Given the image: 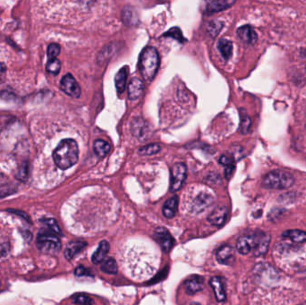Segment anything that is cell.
I'll return each instance as SVG.
<instances>
[{
    "mask_svg": "<svg viewBox=\"0 0 306 305\" xmlns=\"http://www.w3.org/2000/svg\"><path fill=\"white\" fill-rule=\"evenodd\" d=\"M78 157V145L76 142L73 139L63 140L53 152V158L56 165L63 170L69 169L75 164H76Z\"/></svg>",
    "mask_w": 306,
    "mask_h": 305,
    "instance_id": "1",
    "label": "cell"
},
{
    "mask_svg": "<svg viewBox=\"0 0 306 305\" xmlns=\"http://www.w3.org/2000/svg\"><path fill=\"white\" fill-rule=\"evenodd\" d=\"M159 66V56L157 49L153 47H146L140 55L139 70L142 78L152 81L156 76Z\"/></svg>",
    "mask_w": 306,
    "mask_h": 305,
    "instance_id": "2",
    "label": "cell"
},
{
    "mask_svg": "<svg viewBox=\"0 0 306 305\" xmlns=\"http://www.w3.org/2000/svg\"><path fill=\"white\" fill-rule=\"evenodd\" d=\"M295 178L289 172L284 170H272L266 174L263 179V186L268 189L283 190L294 185Z\"/></svg>",
    "mask_w": 306,
    "mask_h": 305,
    "instance_id": "3",
    "label": "cell"
},
{
    "mask_svg": "<svg viewBox=\"0 0 306 305\" xmlns=\"http://www.w3.org/2000/svg\"><path fill=\"white\" fill-rule=\"evenodd\" d=\"M37 246L42 252L55 254L60 251L61 243L57 234L50 230H43L40 231L37 236Z\"/></svg>",
    "mask_w": 306,
    "mask_h": 305,
    "instance_id": "4",
    "label": "cell"
},
{
    "mask_svg": "<svg viewBox=\"0 0 306 305\" xmlns=\"http://www.w3.org/2000/svg\"><path fill=\"white\" fill-rule=\"evenodd\" d=\"M186 167L185 164L176 163L171 169L170 176V190L171 191H178L184 185L186 178Z\"/></svg>",
    "mask_w": 306,
    "mask_h": 305,
    "instance_id": "5",
    "label": "cell"
},
{
    "mask_svg": "<svg viewBox=\"0 0 306 305\" xmlns=\"http://www.w3.org/2000/svg\"><path fill=\"white\" fill-rule=\"evenodd\" d=\"M258 242V233L250 234V235H244L241 236L239 239L236 242V250L237 251L243 254L246 255L250 251H254L256 248Z\"/></svg>",
    "mask_w": 306,
    "mask_h": 305,
    "instance_id": "6",
    "label": "cell"
},
{
    "mask_svg": "<svg viewBox=\"0 0 306 305\" xmlns=\"http://www.w3.org/2000/svg\"><path fill=\"white\" fill-rule=\"evenodd\" d=\"M154 238L165 252L171 251L175 245V240L170 232L164 228H158L154 232Z\"/></svg>",
    "mask_w": 306,
    "mask_h": 305,
    "instance_id": "7",
    "label": "cell"
},
{
    "mask_svg": "<svg viewBox=\"0 0 306 305\" xmlns=\"http://www.w3.org/2000/svg\"><path fill=\"white\" fill-rule=\"evenodd\" d=\"M61 90L73 98H79L81 95V88L74 76L68 74L62 78L60 82Z\"/></svg>",
    "mask_w": 306,
    "mask_h": 305,
    "instance_id": "8",
    "label": "cell"
},
{
    "mask_svg": "<svg viewBox=\"0 0 306 305\" xmlns=\"http://www.w3.org/2000/svg\"><path fill=\"white\" fill-rule=\"evenodd\" d=\"M214 202V198L211 194L207 192H202L195 198L192 202L191 210L194 213H201L210 207Z\"/></svg>",
    "mask_w": 306,
    "mask_h": 305,
    "instance_id": "9",
    "label": "cell"
},
{
    "mask_svg": "<svg viewBox=\"0 0 306 305\" xmlns=\"http://www.w3.org/2000/svg\"><path fill=\"white\" fill-rule=\"evenodd\" d=\"M132 133L134 136L140 140H145L149 138V131L150 127L146 121L142 119V117H135L133 120L131 124Z\"/></svg>",
    "mask_w": 306,
    "mask_h": 305,
    "instance_id": "10",
    "label": "cell"
},
{
    "mask_svg": "<svg viewBox=\"0 0 306 305\" xmlns=\"http://www.w3.org/2000/svg\"><path fill=\"white\" fill-rule=\"evenodd\" d=\"M229 210L225 206H219L214 210L212 213L209 216L208 221L213 226L220 227L226 222L228 218Z\"/></svg>",
    "mask_w": 306,
    "mask_h": 305,
    "instance_id": "11",
    "label": "cell"
},
{
    "mask_svg": "<svg viewBox=\"0 0 306 305\" xmlns=\"http://www.w3.org/2000/svg\"><path fill=\"white\" fill-rule=\"evenodd\" d=\"M216 259L220 264H225V265L232 264V262L235 261L233 248L230 246L220 247L216 253Z\"/></svg>",
    "mask_w": 306,
    "mask_h": 305,
    "instance_id": "12",
    "label": "cell"
},
{
    "mask_svg": "<svg viewBox=\"0 0 306 305\" xmlns=\"http://www.w3.org/2000/svg\"><path fill=\"white\" fill-rule=\"evenodd\" d=\"M238 37L247 44H254L257 41V33L250 25H244L237 30Z\"/></svg>",
    "mask_w": 306,
    "mask_h": 305,
    "instance_id": "13",
    "label": "cell"
},
{
    "mask_svg": "<svg viewBox=\"0 0 306 305\" xmlns=\"http://www.w3.org/2000/svg\"><path fill=\"white\" fill-rule=\"evenodd\" d=\"M204 286V280L200 276H193L185 282L186 292L189 294H194L202 291Z\"/></svg>",
    "mask_w": 306,
    "mask_h": 305,
    "instance_id": "14",
    "label": "cell"
},
{
    "mask_svg": "<svg viewBox=\"0 0 306 305\" xmlns=\"http://www.w3.org/2000/svg\"><path fill=\"white\" fill-rule=\"evenodd\" d=\"M144 84L141 79L134 78L128 85V98L130 100H135L142 95Z\"/></svg>",
    "mask_w": 306,
    "mask_h": 305,
    "instance_id": "15",
    "label": "cell"
},
{
    "mask_svg": "<svg viewBox=\"0 0 306 305\" xmlns=\"http://www.w3.org/2000/svg\"><path fill=\"white\" fill-rule=\"evenodd\" d=\"M210 285L212 287L214 294L216 296V299L218 302H224L227 298V294L225 291L224 285L221 280V278L219 277H213L210 280Z\"/></svg>",
    "mask_w": 306,
    "mask_h": 305,
    "instance_id": "16",
    "label": "cell"
},
{
    "mask_svg": "<svg viewBox=\"0 0 306 305\" xmlns=\"http://www.w3.org/2000/svg\"><path fill=\"white\" fill-rule=\"evenodd\" d=\"M110 251V244L108 241L103 240L99 243L97 251L93 253L92 261L94 264H99L106 259L108 252Z\"/></svg>",
    "mask_w": 306,
    "mask_h": 305,
    "instance_id": "17",
    "label": "cell"
},
{
    "mask_svg": "<svg viewBox=\"0 0 306 305\" xmlns=\"http://www.w3.org/2000/svg\"><path fill=\"white\" fill-rule=\"evenodd\" d=\"M86 243L83 241H74L69 243L65 250V256L67 260H72L76 256L77 254L84 249Z\"/></svg>",
    "mask_w": 306,
    "mask_h": 305,
    "instance_id": "18",
    "label": "cell"
},
{
    "mask_svg": "<svg viewBox=\"0 0 306 305\" xmlns=\"http://www.w3.org/2000/svg\"><path fill=\"white\" fill-rule=\"evenodd\" d=\"M269 235L265 233H259L258 236L257 246L255 248V250L252 251L254 256H262L263 254H265L268 251V245H269Z\"/></svg>",
    "mask_w": 306,
    "mask_h": 305,
    "instance_id": "19",
    "label": "cell"
},
{
    "mask_svg": "<svg viewBox=\"0 0 306 305\" xmlns=\"http://www.w3.org/2000/svg\"><path fill=\"white\" fill-rule=\"evenodd\" d=\"M178 207V198L177 196H173L165 202L162 212L165 218H172L175 217V213L177 211Z\"/></svg>",
    "mask_w": 306,
    "mask_h": 305,
    "instance_id": "20",
    "label": "cell"
},
{
    "mask_svg": "<svg viewBox=\"0 0 306 305\" xmlns=\"http://www.w3.org/2000/svg\"><path fill=\"white\" fill-rule=\"evenodd\" d=\"M234 4H235V1H229V0L210 1V2H207V11L209 13L222 11L233 6Z\"/></svg>",
    "mask_w": 306,
    "mask_h": 305,
    "instance_id": "21",
    "label": "cell"
},
{
    "mask_svg": "<svg viewBox=\"0 0 306 305\" xmlns=\"http://www.w3.org/2000/svg\"><path fill=\"white\" fill-rule=\"evenodd\" d=\"M218 49L224 59L229 60L233 53V44L227 38H220L218 43Z\"/></svg>",
    "mask_w": 306,
    "mask_h": 305,
    "instance_id": "22",
    "label": "cell"
},
{
    "mask_svg": "<svg viewBox=\"0 0 306 305\" xmlns=\"http://www.w3.org/2000/svg\"><path fill=\"white\" fill-rule=\"evenodd\" d=\"M284 237L289 238L291 241L297 243V244H302V243H306V232L298 230V229H294V230H287L284 232L283 234Z\"/></svg>",
    "mask_w": 306,
    "mask_h": 305,
    "instance_id": "23",
    "label": "cell"
},
{
    "mask_svg": "<svg viewBox=\"0 0 306 305\" xmlns=\"http://www.w3.org/2000/svg\"><path fill=\"white\" fill-rule=\"evenodd\" d=\"M126 79H127V67H123L115 76V83L116 90L119 94L123 93L126 88Z\"/></svg>",
    "mask_w": 306,
    "mask_h": 305,
    "instance_id": "24",
    "label": "cell"
},
{
    "mask_svg": "<svg viewBox=\"0 0 306 305\" xmlns=\"http://www.w3.org/2000/svg\"><path fill=\"white\" fill-rule=\"evenodd\" d=\"M93 149L99 158H104L105 156L110 152V145L103 140H97L94 142Z\"/></svg>",
    "mask_w": 306,
    "mask_h": 305,
    "instance_id": "25",
    "label": "cell"
},
{
    "mask_svg": "<svg viewBox=\"0 0 306 305\" xmlns=\"http://www.w3.org/2000/svg\"><path fill=\"white\" fill-rule=\"evenodd\" d=\"M220 164H222L225 167V176L227 179H230L231 175L234 172L235 169V165H234V160L233 158L228 157V156H222L219 159Z\"/></svg>",
    "mask_w": 306,
    "mask_h": 305,
    "instance_id": "26",
    "label": "cell"
},
{
    "mask_svg": "<svg viewBox=\"0 0 306 305\" xmlns=\"http://www.w3.org/2000/svg\"><path fill=\"white\" fill-rule=\"evenodd\" d=\"M101 270L107 274H116L117 273V264L115 259L107 258L101 263Z\"/></svg>",
    "mask_w": 306,
    "mask_h": 305,
    "instance_id": "27",
    "label": "cell"
},
{
    "mask_svg": "<svg viewBox=\"0 0 306 305\" xmlns=\"http://www.w3.org/2000/svg\"><path fill=\"white\" fill-rule=\"evenodd\" d=\"M159 151H160V146L159 144L153 143V144L145 145L141 149H139V153L143 156H152L156 153L159 152Z\"/></svg>",
    "mask_w": 306,
    "mask_h": 305,
    "instance_id": "28",
    "label": "cell"
},
{
    "mask_svg": "<svg viewBox=\"0 0 306 305\" xmlns=\"http://www.w3.org/2000/svg\"><path fill=\"white\" fill-rule=\"evenodd\" d=\"M73 302L79 305H93V300L85 294H75L73 297Z\"/></svg>",
    "mask_w": 306,
    "mask_h": 305,
    "instance_id": "29",
    "label": "cell"
},
{
    "mask_svg": "<svg viewBox=\"0 0 306 305\" xmlns=\"http://www.w3.org/2000/svg\"><path fill=\"white\" fill-rule=\"evenodd\" d=\"M241 123H240V131L242 133H247L249 131V128L251 126V119L250 117L247 115L246 111L243 109H241Z\"/></svg>",
    "mask_w": 306,
    "mask_h": 305,
    "instance_id": "30",
    "label": "cell"
},
{
    "mask_svg": "<svg viewBox=\"0 0 306 305\" xmlns=\"http://www.w3.org/2000/svg\"><path fill=\"white\" fill-rule=\"evenodd\" d=\"M41 222L56 234H61V229L54 218H44Z\"/></svg>",
    "mask_w": 306,
    "mask_h": 305,
    "instance_id": "31",
    "label": "cell"
},
{
    "mask_svg": "<svg viewBox=\"0 0 306 305\" xmlns=\"http://www.w3.org/2000/svg\"><path fill=\"white\" fill-rule=\"evenodd\" d=\"M222 27H223L222 22H219V21H211V22H209L207 31L212 37H216L220 33Z\"/></svg>",
    "mask_w": 306,
    "mask_h": 305,
    "instance_id": "32",
    "label": "cell"
},
{
    "mask_svg": "<svg viewBox=\"0 0 306 305\" xmlns=\"http://www.w3.org/2000/svg\"><path fill=\"white\" fill-rule=\"evenodd\" d=\"M61 69V63L57 58L49 60L47 64V71L52 75H57Z\"/></svg>",
    "mask_w": 306,
    "mask_h": 305,
    "instance_id": "33",
    "label": "cell"
},
{
    "mask_svg": "<svg viewBox=\"0 0 306 305\" xmlns=\"http://www.w3.org/2000/svg\"><path fill=\"white\" fill-rule=\"evenodd\" d=\"M165 37H171V38H175L179 42H183L185 40V38L183 37V33L180 31L179 28L175 27L171 28L169 32L164 34Z\"/></svg>",
    "mask_w": 306,
    "mask_h": 305,
    "instance_id": "34",
    "label": "cell"
},
{
    "mask_svg": "<svg viewBox=\"0 0 306 305\" xmlns=\"http://www.w3.org/2000/svg\"><path fill=\"white\" fill-rule=\"evenodd\" d=\"M60 46L58 44L51 43L48 47V57L49 60L56 59L60 53Z\"/></svg>",
    "mask_w": 306,
    "mask_h": 305,
    "instance_id": "35",
    "label": "cell"
},
{
    "mask_svg": "<svg viewBox=\"0 0 306 305\" xmlns=\"http://www.w3.org/2000/svg\"><path fill=\"white\" fill-rule=\"evenodd\" d=\"M75 274L77 277H93V274L90 271V269L83 266L77 267L75 270Z\"/></svg>",
    "mask_w": 306,
    "mask_h": 305,
    "instance_id": "36",
    "label": "cell"
},
{
    "mask_svg": "<svg viewBox=\"0 0 306 305\" xmlns=\"http://www.w3.org/2000/svg\"><path fill=\"white\" fill-rule=\"evenodd\" d=\"M6 66L4 63L0 62V83L6 81Z\"/></svg>",
    "mask_w": 306,
    "mask_h": 305,
    "instance_id": "37",
    "label": "cell"
},
{
    "mask_svg": "<svg viewBox=\"0 0 306 305\" xmlns=\"http://www.w3.org/2000/svg\"><path fill=\"white\" fill-rule=\"evenodd\" d=\"M13 192H14V189L10 186H5L3 188H0V198L12 194Z\"/></svg>",
    "mask_w": 306,
    "mask_h": 305,
    "instance_id": "38",
    "label": "cell"
},
{
    "mask_svg": "<svg viewBox=\"0 0 306 305\" xmlns=\"http://www.w3.org/2000/svg\"><path fill=\"white\" fill-rule=\"evenodd\" d=\"M8 211L9 212L14 213V214H16V215H18V216H21L23 219H25L26 221H29V222H31V219H30V217L28 216L27 214H25V213L23 212V211H20V210H8Z\"/></svg>",
    "mask_w": 306,
    "mask_h": 305,
    "instance_id": "39",
    "label": "cell"
},
{
    "mask_svg": "<svg viewBox=\"0 0 306 305\" xmlns=\"http://www.w3.org/2000/svg\"><path fill=\"white\" fill-rule=\"evenodd\" d=\"M22 236L24 237V239L28 241V242H30L31 239H32V234H31V232L30 231H27V230H24V231H22Z\"/></svg>",
    "mask_w": 306,
    "mask_h": 305,
    "instance_id": "40",
    "label": "cell"
},
{
    "mask_svg": "<svg viewBox=\"0 0 306 305\" xmlns=\"http://www.w3.org/2000/svg\"><path fill=\"white\" fill-rule=\"evenodd\" d=\"M191 305H201L200 304H197V303H193V304H191Z\"/></svg>",
    "mask_w": 306,
    "mask_h": 305,
    "instance_id": "41",
    "label": "cell"
},
{
    "mask_svg": "<svg viewBox=\"0 0 306 305\" xmlns=\"http://www.w3.org/2000/svg\"></svg>",
    "mask_w": 306,
    "mask_h": 305,
    "instance_id": "42",
    "label": "cell"
}]
</instances>
